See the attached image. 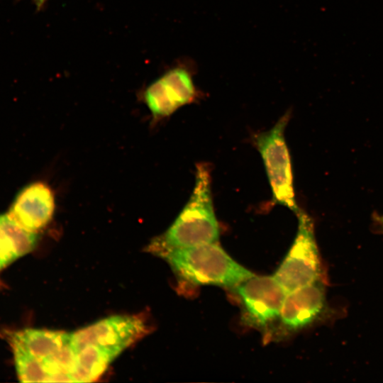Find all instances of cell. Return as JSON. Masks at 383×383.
Returning <instances> with one entry per match:
<instances>
[{"label": "cell", "mask_w": 383, "mask_h": 383, "mask_svg": "<svg viewBox=\"0 0 383 383\" xmlns=\"http://www.w3.org/2000/svg\"><path fill=\"white\" fill-rule=\"evenodd\" d=\"M218 238L219 226L213 209L210 170L207 165L200 163L196 166L195 185L189 200L152 248L157 252L216 243Z\"/></svg>", "instance_id": "cell-1"}, {"label": "cell", "mask_w": 383, "mask_h": 383, "mask_svg": "<svg viewBox=\"0 0 383 383\" xmlns=\"http://www.w3.org/2000/svg\"><path fill=\"white\" fill-rule=\"evenodd\" d=\"M184 280L195 285L233 289L254 274L233 259L218 243L157 252Z\"/></svg>", "instance_id": "cell-2"}, {"label": "cell", "mask_w": 383, "mask_h": 383, "mask_svg": "<svg viewBox=\"0 0 383 383\" xmlns=\"http://www.w3.org/2000/svg\"><path fill=\"white\" fill-rule=\"evenodd\" d=\"M296 214V237L274 274L287 293L322 280L323 269L313 220L300 209Z\"/></svg>", "instance_id": "cell-3"}, {"label": "cell", "mask_w": 383, "mask_h": 383, "mask_svg": "<svg viewBox=\"0 0 383 383\" xmlns=\"http://www.w3.org/2000/svg\"><path fill=\"white\" fill-rule=\"evenodd\" d=\"M289 118V113H285L270 130L257 135L255 143L263 160L273 201L296 213L299 208L295 199L290 155L284 134Z\"/></svg>", "instance_id": "cell-4"}, {"label": "cell", "mask_w": 383, "mask_h": 383, "mask_svg": "<svg viewBox=\"0 0 383 383\" xmlns=\"http://www.w3.org/2000/svg\"><path fill=\"white\" fill-rule=\"evenodd\" d=\"M232 290L240 299L248 324L264 329L279 321L287 292L274 275L254 274Z\"/></svg>", "instance_id": "cell-5"}, {"label": "cell", "mask_w": 383, "mask_h": 383, "mask_svg": "<svg viewBox=\"0 0 383 383\" xmlns=\"http://www.w3.org/2000/svg\"><path fill=\"white\" fill-rule=\"evenodd\" d=\"M144 332L145 325L138 317L112 316L71 333L70 343L76 352L94 345L118 355Z\"/></svg>", "instance_id": "cell-6"}, {"label": "cell", "mask_w": 383, "mask_h": 383, "mask_svg": "<svg viewBox=\"0 0 383 383\" xmlns=\"http://www.w3.org/2000/svg\"><path fill=\"white\" fill-rule=\"evenodd\" d=\"M326 306L322 280L287 292L280 312L279 325L287 332L302 329L318 320Z\"/></svg>", "instance_id": "cell-7"}, {"label": "cell", "mask_w": 383, "mask_h": 383, "mask_svg": "<svg viewBox=\"0 0 383 383\" xmlns=\"http://www.w3.org/2000/svg\"><path fill=\"white\" fill-rule=\"evenodd\" d=\"M55 211V197L48 185L30 184L18 194L7 214L13 221L31 232L44 228Z\"/></svg>", "instance_id": "cell-8"}, {"label": "cell", "mask_w": 383, "mask_h": 383, "mask_svg": "<svg viewBox=\"0 0 383 383\" xmlns=\"http://www.w3.org/2000/svg\"><path fill=\"white\" fill-rule=\"evenodd\" d=\"M71 333L45 329L26 328L9 335L14 358L40 361L70 342Z\"/></svg>", "instance_id": "cell-9"}, {"label": "cell", "mask_w": 383, "mask_h": 383, "mask_svg": "<svg viewBox=\"0 0 383 383\" xmlns=\"http://www.w3.org/2000/svg\"><path fill=\"white\" fill-rule=\"evenodd\" d=\"M37 234L22 228L7 214L0 215V262L3 267L33 250Z\"/></svg>", "instance_id": "cell-10"}, {"label": "cell", "mask_w": 383, "mask_h": 383, "mask_svg": "<svg viewBox=\"0 0 383 383\" xmlns=\"http://www.w3.org/2000/svg\"><path fill=\"white\" fill-rule=\"evenodd\" d=\"M117 356L109 350L94 345L82 348L77 352L75 364L70 374L72 382H93Z\"/></svg>", "instance_id": "cell-11"}, {"label": "cell", "mask_w": 383, "mask_h": 383, "mask_svg": "<svg viewBox=\"0 0 383 383\" xmlns=\"http://www.w3.org/2000/svg\"><path fill=\"white\" fill-rule=\"evenodd\" d=\"M144 98L150 111L157 117L168 116L180 107L174 93L162 77L146 89Z\"/></svg>", "instance_id": "cell-12"}, {"label": "cell", "mask_w": 383, "mask_h": 383, "mask_svg": "<svg viewBox=\"0 0 383 383\" xmlns=\"http://www.w3.org/2000/svg\"><path fill=\"white\" fill-rule=\"evenodd\" d=\"M161 77L173 91L181 106L193 101L196 90L192 77L186 70L176 67Z\"/></svg>", "instance_id": "cell-13"}, {"label": "cell", "mask_w": 383, "mask_h": 383, "mask_svg": "<svg viewBox=\"0 0 383 383\" xmlns=\"http://www.w3.org/2000/svg\"><path fill=\"white\" fill-rule=\"evenodd\" d=\"M36 5L37 9H41L45 3L47 1V0H32Z\"/></svg>", "instance_id": "cell-14"}, {"label": "cell", "mask_w": 383, "mask_h": 383, "mask_svg": "<svg viewBox=\"0 0 383 383\" xmlns=\"http://www.w3.org/2000/svg\"><path fill=\"white\" fill-rule=\"evenodd\" d=\"M377 220L383 226V216H378Z\"/></svg>", "instance_id": "cell-15"}, {"label": "cell", "mask_w": 383, "mask_h": 383, "mask_svg": "<svg viewBox=\"0 0 383 383\" xmlns=\"http://www.w3.org/2000/svg\"><path fill=\"white\" fill-rule=\"evenodd\" d=\"M1 269H3V267H2L1 264V262H0V270H1Z\"/></svg>", "instance_id": "cell-16"}]
</instances>
